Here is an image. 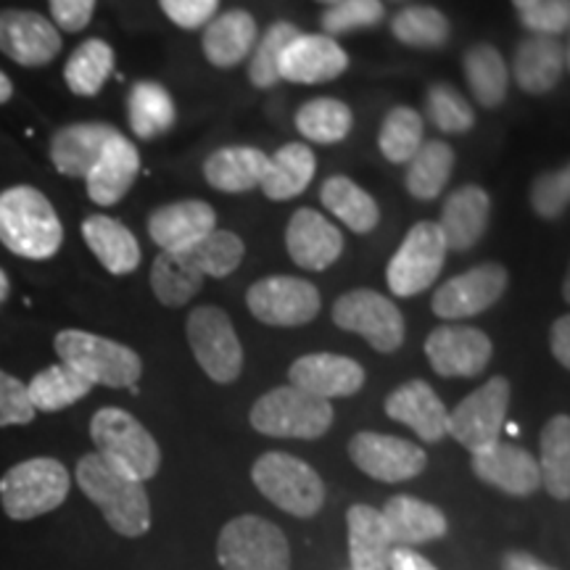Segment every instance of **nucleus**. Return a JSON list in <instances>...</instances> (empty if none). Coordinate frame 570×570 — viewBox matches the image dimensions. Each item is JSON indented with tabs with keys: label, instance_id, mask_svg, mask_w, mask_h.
Masks as SVG:
<instances>
[{
	"label": "nucleus",
	"instance_id": "1",
	"mask_svg": "<svg viewBox=\"0 0 570 570\" xmlns=\"http://www.w3.org/2000/svg\"><path fill=\"white\" fill-rule=\"evenodd\" d=\"M77 487L104 512L106 523L119 537L138 539L151 529V502H148L142 481L127 475L101 454H85L75 470Z\"/></svg>",
	"mask_w": 570,
	"mask_h": 570
},
{
	"label": "nucleus",
	"instance_id": "2",
	"mask_svg": "<svg viewBox=\"0 0 570 570\" xmlns=\"http://www.w3.org/2000/svg\"><path fill=\"white\" fill-rule=\"evenodd\" d=\"M0 244L21 259L46 262L59 254L63 225L51 198L32 185H13L0 194Z\"/></svg>",
	"mask_w": 570,
	"mask_h": 570
},
{
	"label": "nucleus",
	"instance_id": "3",
	"mask_svg": "<svg viewBox=\"0 0 570 570\" xmlns=\"http://www.w3.org/2000/svg\"><path fill=\"white\" fill-rule=\"evenodd\" d=\"M53 346L63 365L75 367L92 386L135 389L142 375V360L135 348L96 333L67 327L56 336Z\"/></svg>",
	"mask_w": 570,
	"mask_h": 570
},
{
	"label": "nucleus",
	"instance_id": "4",
	"mask_svg": "<svg viewBox=\"0 0 570 570\" xmlns=\"http://www.w3.org/2000/svg\"><path fill=\"white\" fill-rule=\"evenodd\" d=\"M90 439L96 444V454L132 479L148 481L159 473L161 449L130 412L119 407L98 410L90 420Z\"/></svg>",
	"mask_w": 570,
	"mask_h": 570
},
{
	"label": "nucleus",
	"instance_id": "5",
	"mask_svg": "<svg viewBox=\"0 0 570 570\" xmlns=\"http://www.w3.org/2000/svg\"><path fill=\"white\" fill-rule=\"evenodd\" d=\"M248 420L262 436L315 441L331 431L333 404L288 383L256 399Z\"/></svg>",
	"mask_w": 570,
	"mask_h": 570
},
{
	"label": "nucleus",
	"instance_id": "6",
	"mask_svg": "<svg viewBox=\"0 0 570 570\" xmlns=\"http://www.w3.org/2000/svg\"><path fill=\"white\" fill-rule=\"evenodd\" d=\"M252 481L275 508L296 518H312L325 504V483L317 470L285 452H267L254 462Z\"/></svg>",
	"mask_w": 570,
	"mask_h": 570
},
{
	"label": "nucleus",
	"instance_id": "7",
	"mask_svg": "<svg viewBox=\"0 0 570 570\" xmlns=\"http://www.w3.org/2000/svg\"><path fill=\"white\" fill-rule=\"evenodd\" d=\"M69 470L53 458H32L0 479V502L13 520H32L61 508L69 497Z\"/></svg>",
	"mask_w": 570,
	"mask_h": 570
},
{
	"label": "nucleus",
	"instance_id": "8",
	"mask_svg": "<svg viewBox=\"0 0 570 570\" xmlns=\"http://www.w3.org/2000/svg\"><path fill=\"white\" fill-rule=\"evenodd\" d=\"M217 560L225 570H288L285 533L259 515H240L219 531Z\"/></svg>",
	"mask_w": 570,
	"mask_h": 570
},
{
	"label": "nucleus",
	"instance_id": "9",
	"mask_svg": "<svg viewBox=\"0 0 570 570\" xmlns=\"http://www.w3.org/2000/svg\"><path fill=\"white\" fill-rule=\"evenodd\" d=\"M446 252L444 235H441L436 223L423 219V223L412 225L399 244L396 254L389 259L386 283L391 294L410 298L431 288L444 269Z\"/></svg>",
	"mask_w": 570,
	"mask_h": 570
},
{
	"label": "nucleus",
	"instance_id": "10",
	"mask_svg": "<svg viewBox=\"0 0 570 570\" xmlns=\"http://www.w3.org/2000/svg\"><path fill=\"white\" fill-rule=\"evenodd\" d=\"M190 352H194L198 367L212 377L214 383L238 381L244 370V346H240L238 333L219 306H198L188 315L185 323Z\"/></svg>",
	"mask_w": 570,
	"mask_h": 570
},
{
	"label": "nucleus",
	"instance_id": "11",
	"mask_svg": "<svg viewBox=\"0 0 570 570\" xmlns=\"http://www.w3.org/2000/svg\"><path fill=\"white\" fill-rule=\"evenodd\" d=\"M333 323L341 331L362 336L381 354H394L407 333L399 306L373 288H354L338 296L333 304Z\"/></svg>",
	"mask_w": 570,
	"mask_h": 570
},
{
	"label": "nucleus",
	"instance_id": "12",
	"mask_svg": "<svg viewBox=\"0 0 570 570\" xmlns=\"http://www.w3.org/2000/svg\"><path fill=\"white\" fill-rule=\"evenodd\" d=\"M510 399L512 386L508 377H491L479 391L462 399L454 412H449V436L460 441L470 454L497 444L508 420Z\"/></svg>",
	"mask_w": 570,
	"mask_h": 570
},
{
	"label": "nucleus",
	"instance_id": "13",
	"mask_svg": "<svg viewBox=\"0 0 570 570\" xmlns=\"http://www.w3.org/2000/svg\"><path fill=\"white\" fill-rule=\"evenodd\" d=\"M248 312L273 327H298L312 323L323 309L317 285L294 275H269L256 281L246 294Z\"/></svg>",
	"mask_w": 570,
	"mask_h": 570
},
{
	"label": "nucleus",
	"instance_id": "14",
	"mask_svg": "<svg viewBox=\"0 0 570 570\" xmlns=\"http://www.w3.org/2000/svg\"><path fill=\"white\" fill-rule=\"evenodd\" d=\"M508 285V269L497 265V262H483V265L439 285L436 294H433L431 309L436 317L452 320V323L454 320L483 315L504 296Z\"/></svg>",
	"mask_w": 570,
	"mask_h": 570
},
{
	"label": "nucleus",
	"instance_id": "15",
	"mask_svg": "<svg viewBox=\"0 0 570 570\" xmlns=\"http://www.w3.org/2000/svg\"><path fill=\"white\" fill-rule=\"evenodd\" d=\"M348 458L362 473L383 483H402L420 475L428 465L423 446L386 433L362 431L348 441Z\"/></svg>",
	"mask_w": 570,
	"mask_h": 570
},
{
	"label": "nucleus",
	"instance_id": "16",
	"mask_svg": "<svg viewBox=\"0 0 570 570\" xmlns=\"http://www.w3.org/2000/svg\"><path fill=\"white\" fill-rule=\"evenodd\" d=\"M494 344L479 327L441 325L425 338V356L441 377H475L489 367Z\"/></svg>",
	"mask_w": 570,
	"mask_h": 570
},
{
	"label": "nucleus",
	"instance_id": "17",
	"mask_svg": "<svg viewBox=\"0 0 570 570\" xmlns=\"http://www.w3.org/2000/svg\"><path fill=\"white\" fill-rule=\"evenodd\" d=\"M61 32L42 13L27 9L0 11V53L19 67H46L61 53Z\"/></svg>",
	"mask_w": 570,
	"mask_h": 570
},
{
	"label": "nucleus",
	"instance_id": "18",
	"mask_svg": "<svg viewBox=\"0 0 570 570\" xmlns=\"http://www.w3.org/2000/svg\"><path fill=\"white\" fill-rule=\"evenodd\" d=\"M285 248L296 267L323 273L344 254V233L317 209H296L285 227Z\"/></svg>",
	"mask_w": 570,
	"mask_h": 570
},
{
	"label": "nucleus",
	"instance_id": "19",
	"mask_svg": "<svg viewBox=\"0 0 570 570\" xmlns=\"http://www.w3.org/2000/svg\"><path fill=\"white\" fill-rule=\"evenodd\" d=\"M288 381L291 386L331 402V399L360 394L362 386H365V367L344 354H304L291 365Z\"/></svg>",
	"mask_w": 570,
	"mask_h": 570
},
{
	"label": "nucleus",
	"instance_id": "20",
	"mask_svg": "<svg viewBox=\"0 0 570 570\" xmlns=\"http://www.w3.org/2000/svg\"><path fill=\"white\" fill-rule=\"evenodd\" d=\"M348 69V56L336 38L298 32L281 56V80L296 85H323L338 80Z\"/></svg>",
	"mask_w": 570,
	"mask_h": 570
},
{
	"label": "nucleus",
	"instance_id": "21",
	"mask_svg": "<svg viewBox=\"0 0 570 570\" xmlns=\"http://www.w3.org/2000/svg\"><path fill=\"white\" fill-rule=\"evenodd\" d=\"M470 465L483 483L504 491V494L529 497L541 487L537 458L523 446L508 444V441H497L481 452H473Z\"/></svg>",
	"mask_w": 570,
	"mask_h": 570
},
{
	"label": "nucleus",
	"instance_id": "22",
	"mask_svg": "<svg viewBox=\"0 0 570 570\" xmlns=\"http://www.w3.org/2000/svg\"><path fill=\"white\" fill-rule=\"evenodd\" d=\"M140 175V154L132 140H127L122 132H117L106 142L98 161L85 177V188L92 204L114 206L130 194L135 180Z\"/></svg>",
	"mask_w": 570,
	"mask_h": 570
},
{
	"label": "nucleus",
	"instance_id": "23",
	"mask_svg": "<svg viewBox=\"0 0 570 570\" xmlns=\"http://www.w3.org/2000/svg\"><path fill=\"white\" fill-rule=\"evenodd\" d=\"M217 230V212L198 198L164 204L148 217V235L161 252H180Z\"/></svg>",
	"mask_w": 570,
	"mask_h": 570
},
{
	"label": "nucleus",
	"instance_id": "24",
	"mask_svg": "<svg viewBox=\"0 0 570 570\" xmlns=\"http://www.w3.org/2000/svg\"><path fill=\"white\" fill-rule=\"evenodd\" d=\"M386 415L412 428L420 441L439 444L449 436V410L425 381H407L386 396Z\"/></svg>",
	"mask_w": 570,
	"mask_h": 570
},
{
	"label": "nucleus",
	"instance_id": "25",
	"mask_svg": "<svg viewBox=\"0 0 570 570\" xmlns=\"http://www.w3.org/2000/svg\"><path fill=\"white\" fill-rule=\"evenodd\" d=\"M568 71V46L560 38L547 35H529L518 42L512 59V80L529 96H544L558 88L562 75Z\"/></svg>",
	"mask_w": 570,
	"mask_h": 570
},
{
	"label": "nucleus",
	"instance_id": "26",
	"mask_svg": "<svg viewBox=\"0 0 570 570\" xmlns=\"http://www.w3.org/2000/svg\"><path fill=\"white\" fill-rule=\"evenodd\" d=\"M491 219V198L479 185H462L446 198L441 209L439 230L444 235V244L452 252H468L487 233Z\"/></svg>",
	"mask_w": 570,
	"mask_h": 570
},
{
	"label": "nucleus",
	"instance_id": "27",
	"mask_svg": "<svg viewBox=\"0 0 570 570\" xmlns=\"http://www.w3.org/2000/svg\"><path fill=\"white\" fill-rule=\"evenodd\" d=\"M259 40V24L246 9H230L206 21L202 51L217 69H233L248 59Z\"/></svg>",
	"mask_w": 570,
	"mask_h": 570
},
{
	"label": "nucleus",
	"instance_id": "28",
	"mask_svg": "<svg viewBox=\"0 0 570 570\" xmlns=\"http://www.w3.org/2000/svg\"><path fill=\"white\" fill-rule=\"evenodd\" d=\"M114 135H117V130L104 122L67 125L51 138L48 154H51L53 167L59 169L61 175L85 180L92 169V164L101 156L104 146L114 138Z\"/></svg>",
	"mask_w": 570,
	"mask_h": 570
},
{
	"label": "nucleus",
	"instance_id": "29",
	"mask_svg": "<svg viewBox=\"0 0 570 570\" xmlns=\"http://www.w3.org/2000/svg\"><path fill=\"white\" fill-rule=\"evenodd\" d=\"M394 547H415L436 541L446 533V515L423 499L396 494L381 510Z\"/></svg>",
	"mask_w": 570,
	"mask_h": 570
},
{
	"label": "nucleus",
	"instance_id": "30",
	"mask_svg": "<svg viewBox=\"0 0 570 570\" xmlns=\"http://www.w3.org/2000/svg\"><path fill=\"white\" fill-rule=\"evenodd\" d=\"M269 156L252 146H225L206 156L204 177L223 194H248L265 180Z\"/></svg>",
	"mask_w": 570,
	"mask_h": 570
},
{
	"label": "nucleus",
	"instance_id": "31",
	"mask_svg": "<svg viewBox=\"0 0 570 570\" xmlns=\"http://www.w3.org/2000/svg\"><path fill=\"white\" fill-rule=\"evenodd\" d=\"M82 238L98 262L111 275H130L138 269L142 254L132 230L106 214H92L82 223Z\"/></svg>",
	"mask_w": 570,
	"mask_h": 570
},
{
	"label": "nucleus",
	"instance_id": "32",
	"mask_svg": "<svg viewBox=\"0 0 570 570\" xmlns=\"http://www.w3.org/2000/svg\"><path fill=\"white\" fill-rule=\"evenodd\" d=\"M346 529L352 570H389V554L394 544H391L381 510L370 504H354L346 512Z\"/></svg>",
	"mask_w": 570,
	"mask_h": 570
},
{
	"label": "nucleus",
	"instance_id": "33",
	"mask_svg": "<svg viewBox=\"0 0 570 570\" xmlns=\"http://www.w3.org/2000/svg\"><path fill=\"white\" fill-rule=\"evenodd\" d=\"M317 159L306 142H285L283 148L269 156L265 180L259 188L265 190L269 202H288L302 196L309 183L315 180Z\"/></svg>",
	"mask_w": 570,
	"mask_h": 570
},
{
	"label": "nucleus",
	"instance_id": "34",
	"mask_svg": "<svg viewBox=\"0 0 570 570\" xmlns=\"http://www.w3.org/2000/svg\"><path fill=\"white\" fill-rule=\"evenodd\" d=\"M320 202L356 235L373 233L381 223V209H377L375 198L344 175L327 177L320 188Z\"/></svg>",
	"mask_w": 570,
	"mask_h": 570
},
{
	"label": "nucleus",
	"instance_id": "35",
	"mask_svg": "<svg viewBox=\"0 0 570 570\" xmlns=\"http://www.w3.org/2000/svg\"><path fill=\"white\" fill-rule=\"evenodd\" d=\"M177 109L167 88L154 80H140L127 96V122L135 138L154 140L175 127Z\"/></svg>",
	"mask_w": 570,
	"mask_h": 570
},
{
	"label": "nucleus",
	"instance_id": "36",
	"mask_svg": "<svg viewBox=\"0 0 570 570\" xmlns=\"http://www.w3.org/2000/svg\"><path fill=\"white\" fill-rule=\"evenodd\" d=\"M204 285V273L190 259V254L180 252H159L151 267V291L164 306H185Z\"/></svg>",
	"mask_w": 570,
	"mask_h": 570
},
{
	"label": "nucleus",
	"instance_id": "37",
	"mask_svg": "<svg viewBox=\"0 0 570 570\" xmlns=\"http://www.w3.org/2000/svg\"><path fill=\"white\" fill-rule=\"evenodd\" d=\"M462 69H465L470 92L483 109H497L504 104L510 90V69L494 46L481 42V46L468 48Z\"/></svg>",
	"mask_w": 570,
	"mask_h": 570
},
{
	"label": "nucleus",
	"instance_id": "38",
	"mask_svg": "<svg viewBox=\"0 0 570 570\" xmlns=\"http://www.w3.org/2000/svg\"><path fill=\"white\" fill-rule=\"evenodd\" d=\"M407 164V177H404L407 194L417 202H433L454 173V148L444 140H423Z\"/></svg>",
	"mask_w": 570,
	"mask_h": 570
},
{
	"label": "nucleus",
	"instance_id": "39",
	"mask_svg": "<svg viewBox=\"0 0 570 570\" xmlns=\"http://www.w3.org/2000/svg\"><path fill=\"white\" fill-rule=\"evenodd\" d=\"M541 487L560 502L570 499V417L554 415L541 431L539 452Z\"/></svg>",
	"mask_w": 570,
	"mask_h": 570
},
{
	"label": "nucleus",
	"instance_id": "40",
	"mask_svg": "<svg viewBox=\"0 0 570 570\" xmlns=\"http://www.w3.org/2000/svg\"><path fill=\"white\" fill-rule=\"evenodd\" d=\"M114 71V48L101 38L80 42L63 67V82L80 98H92L101 92Z\"/></svg>",
	"mask_w": 570,
	"mask_h": 570
},
{
	"label": "nucleus",
	"instance_id": "41",
	"mask_svg": "<svg viewBox=\"0 0 570 570\" xmlns=\"http://www.w3.org/2000/svg\"><path fill=\"white\" fill-rule=\"evenodd\" d=\"M90 391L92 383L88 377L77 373L75 367L59 362V365L40 370L32 377L30 386H27V396H30L35 412H59L80 402Z\"/></svg>",
	"mask_w": 570,
	"mask_h": 570
},
{
	"label": "nucleus",
	"instance_id": "42",
	"mask_svg": "<svg viewBox=\"0 0 570 570\" xmlns=\"http://www.w3.org/2000/svg\"><path fill=\"white\" fill-rule=\"evenodd\" d=\"M354 127V111L338 98H312L298 106L296 130L302 138L320 142V146H336L346 140Z\"/></svg>",
	"mask_w": 570,
	"mask_h": 570
},
{
	"label": "nucleus",
	"instance_id": "43",
	"mask_svg": "<svg viewBox=\"0 0 570 570\" xmlns=\"http://www.w3.org/2000/svg\"><path fill=\"white\" fill-rule=\"evenodd\" d=\"M391 35L410 48H441L452 38V24L433 6H407L391 19Z\"/></svg>",
	"mask_w": 570,
	"mask_h": 570
},
{
	"label": "nucleus",
	"instance_id": "44",
	"mask_svg": "<svg viewBox=\"0 0 570 570\" xmlns=\"http://www.w3.org/2000/svg\"><path fill=\"white\" fill-rule=\"evenodd\" d=\"M423 117L410 106H396L383 119L381 132H377V148H381L386 161L407 164L417 154V148L423 146Z\"/></svg>",
	"mask_w": 570,
	"mask_h": 570
},
{
	"label": "nucleus",
	"instance_id": "45",
	"mask_svg": "<svg viewBox=\"0 0 570 570\" xmlns=\"http://www.w3.org/2000/svg\"><path fill=\"white\" fill-rule=\"evenodd\" d=\"M185 252L190 254V259L196 262L204 277H217V281H223V277L233 275L235 269L240 267V262H244L246 256V246L235 233L219 230L217 227V230H212L206 238H202L194 246H188Z\"/></svg>",
	"mask_w": 570,
	"mask_h": 570
},
{
	"label": "nucleus",
	"instance_id": "46",
	"mask_svg": "<svg viewBox=\"0 0 570 570\" xmlns=\"http://www.w3.org/2000/svg\"><path fill=\"white\" fill-rule=\"evenodd\" d=\"M298 35V27L291 24V21H275L273 27H267L265 35H259L254 51H252V63H248V80H252L254 88L269 90L281 82V56L291 40Z\"/></svg>",
	"mask_w": 570,
	"mask_h": 570
},
{
	"label": "nucleus",
	"instance_id": "47",
	"mask_svg": "<svg viewBox=\"0 0 570 570\" xmlns=\"http://www.w3.org/2000/svg\"><path fill=\"white\" fill-rule=\"evenodd\" d=\"M425 117L436 130L446 135H462L473 130L475 125V111L468 104V98H462L460 90H454L452 85L439 82L428 90L425 96Z\"/></svg>",
	"mask_w": 570,
	"mask_h": 570
},
{
	"label": "nucleus",
	"instance_id": "48",
	"mask_svg": "<svg viewBox=\"0 0 570 570\" xmlns=\"http://www.w3.org/2000/svg\"><path fill=\"white\" fill-rule=\"evenodd\" d=\"M383 19H386L383 0H338V3L327 6L320 24H323L327 38H333V35H348L377 27Z\"/></svg>",
	"mask_w": 570,
	"mask_h": 570
},
{
	"label": "nucleus",
	"instance_id": "49",
	"mask_svg": "<svg viewBox=\"0 0 570 570\" xmlns=\"http://www.w3.org/2000/svg\"><path fill=\"white\" fill-rule=\"evenodd\" d=\"M570 204V169L560 167L531 183V209L541 219H560Z\"/></svg>",
	"mask_w": 570,
	"mask_h": 570
},
{
	"label": "nucleus",
	"instance_id": "50",
	"mask_svg": "<svg viewBox=\"0 0 570 570\" xmlns=\"http://www.w3.org/2000/svg\"><path fill=\"white\" fill-rule=\"evenodd\" d=\"M35 415L27 386L6 370H0V428L9 425H30Z\"/></svg>",
	"mask_w": 570,
	"mask_h": 570
},
{
	"label": "nucleus",
	"instance_id": "51",
	"mask_svg": "<svg viewBox=\"0 0 570 570\" xmlns=\"http://www.w3.org/2000/svg\"><path fill=\"white\" fill-rule=\"evenodd\" d=\"M520 21L533 35L560 38L570 27V0H539L529 11L520 13Z\"/></svg>",
	"mask_w": 570,
	"mask_h": 570
},
{
	"label": "nucleus",
	"instance_id": "52",
	"mask_svg": "<svg viewBox=\"0 0 570 570\" xmlns=\"http://www.w3.org/2000/svg\"><path fill=\"white\" fill-rule=\"evenodd\" d=\"M164 17L183 30H198L217 13L219 0H159Z\"/></svg>",
	"mask_w": 570,
	"mask_h": 570
},
{
	"label": "nucleus",
	"instance_id": "53",
	"mask_svg": "<svg viewBox=\"0 0 570 570\" xmlns=\"http://www.w3.org/2000/svg\"><path fill=\"white\" fill-rule=\"evenodd\" d=\"M51 3L56 30L80 32L90 24L96 0H48Z\"/></svg>",
	"mask_w": 570,
	"mask_h": 570
},
{
	"label": "nucleus",
	"instance_id": "54",
	"mask_svg": "<svg viewBox=\"0 0 570 570\" xmlns=\"http://www.w3.org/2000/svg\"><path fill=\"white\" fill-rule=\"evenodd\" d=\"M550 346H552L554 360H558L562 367H570V317L568 315H562L552 323Z\"/></svg>",
	"mask_w": 570,
	"mask_h": 570
},
{
	"label": "nucleus",
	"instance_id": "55",
	"mask_svg": "<svg viewBox=\"0 0 570 570\" xmlns=\"http://www.w3.org/2000/svg\"><path fill=\"white\" fill-rule=\"evenodd\" d=\"M389 570H439L423 554L410 550V547H394L389 554Z\"/></svg>",
	"mask_w": 570,
	"mask_h": 570
},
{
	"label": "nucleus",
	"instance_id": "56",
	"mask_svg": "<svg viewBox=\"0 0 570 570\" xmlns=\"http://www.w3.org/2000/svg\"><path fill=\"white\" fill-rule=\"evenodd\" d=\"M502 570H558V568H550L547 562H541L529 552H508L502 560Z\"/></svg>",
	"mask_w": 570,
	"mask_h": 570
},
{
	"label": "nucleus",
	"instance_id": "57",
	"mask_svg": "<svg viewBox=\"0 0 570 570\" xmlns=\"http://www.w3.org/2000/svg\"><path fill=\"white\" fill-rule=\"evenodd\" d=\"M11 98H13V82H11V77L6 75V71H0V106L9 104Z\"/></svg>",
	"mask_w": 570,
	"mask_h": 570
},
{
	"label": "nucleus",
	"instance_id": "58",
	"mask_svg": "<svg viewBox=\"0 0 570 570\" xmlns=\"http://www.w3.org/2000/svg\"><path fill=\"white\" fill-rule=\"evenodd\" d=\"M9 294H11V281H9V275L3 273V267H0V304L9 298Z\"/></svg>",
	"mask_w": 570,
	"mask_h": 570
},
{
	"label": "nucleus",
	"instance_id": "59",
	"mask_svg": "<svg viewBox=\"0 0 570 570\" xmlns=\"http://www.w3.org/2000/svg\"><path fill=\"white\" fill-rule=\"evenodd\" d=\"M510 3H512V6H515V9H518V13H523V11H529V9H531V6H537V3H539V0H510Z\"/></svg>",
	"mask_w": 570,
	"mask_h": 570
},
{
	"label": "nucleus",
	"instance_id": "60",
	"mask_svg": "<svg viewBox=\"0 0 570 570\" xmlns=\"http://www.w3.org/2000/svg\"><path fill=\"white\" fill-rule=\"evenodd\" d=\"M317 3H323V6H333V3H338V0H317Z\"/></svg>",
	"mask_w": 570,
	"mask_h": 570
}]
</instances>
